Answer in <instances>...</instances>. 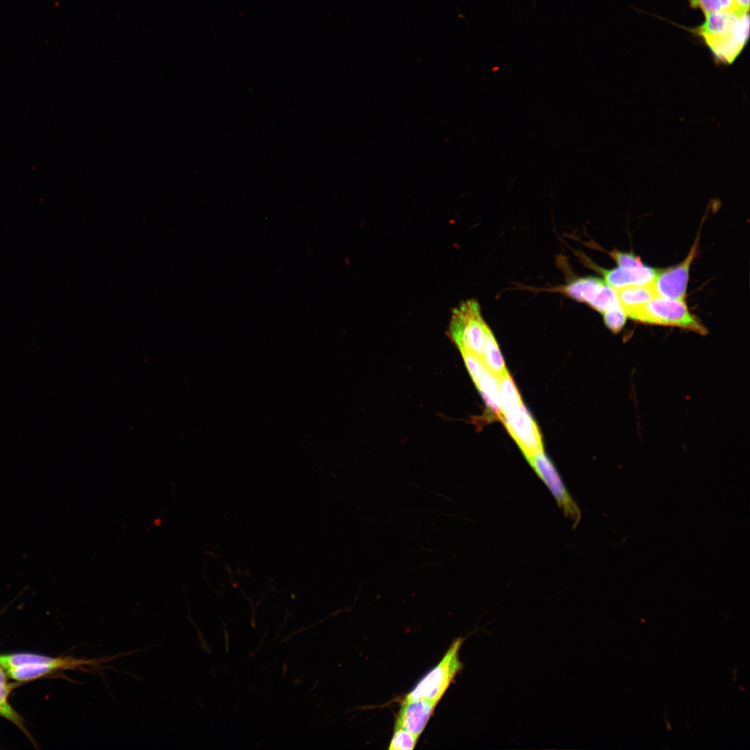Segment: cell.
Returning a JSON list of instances; mask_svg holds the SVG:
<instances>
[{
	"label": "cell",
	"mask_w": 750,
	"mask_h": 750,
	"mask_svg": "<svg viewBox=\"0 0 750 750\" xmlns=\"http://www.w3.org/2000/svg\"><path fill=\"white\" fill-rule=\"evenodd\" d=\"M481 358L487 369L497 377L501 376L508 372L498 343L488 326L485 331Z\"/></svg>",
	"instance_id": "obj_14"
},
{
	"label": "cell",
	"mask_w": 750,
	"mask_h": 750,
	"mask_svg": "<svg viewBox=\"0 0 750 750\" xmlns=\"http://www.w3.org/2000/svg\"><path fill=\"white\" fill-rule=\"evenodd\" d=\"M689 2L692 8L700 9L705 15L727 11L742 14L738 11L735 0H689Z\"/></svg>",
	"instance_id": "obj_17"
},
{
	"label": "cell",
	"mask_w": 750,
	"mask_h": 750,
	"mask_svg": "<svg viewBox=\"0 0 750 750\" xmlns=\"http://www.w3.org/2000/svg\"><path fill=\"white\" fill-rule=\"evenodd\" d=\"M738 11L744 14L749 12V0H735Z\"/></svg>",
	"instance_id": "obj_22"
},
{
	"label": "cell",
	"mask_w": 750,
	"mask_h": 750,
	"mask_svg": "<svg viewBox=\"0 0 750 750\" xmlns=\"http://www.w3.org/2000/svg\"><path fill=\"white\" fill-rule=\"evenodd\" d=\"M740 688H741V690H742V691L744 690L742 687L740 686Z\"/></svg>",
	"instance_id": "obj_26"
},
{
	"label": "cell",
	"mask_w": 750,
	"mask_h": 750,
	"mask_svg": "<svg viewBox=\"0 0 750 750\" xmlns=\"http://www.w3.org/2000/svg\"><path fill=\"white\" fill-rule=\"evenodd\" d=\"M418 738L407 730L394 727L388 749L390 750H411L415 749Z\"/></svg>",
	"instance_id": "obj_18"
},
{
	"label": "cell",
	"mask_w": 750,
	"mask_h": 750,
	"mask_svg": "<svg viewBox=\"0 0 750 750\" xmlns=\"http://www.w3.org/2000/svg\"><path fill=\"white\" fill-rule=\"evenodd\" d=\"M744 14L727 11L705 15L704 22L690 31L702 38L710 49L724 42L733 34L740 18Z\"/></svg>",
	"instance_id": "obj_7"
},
{
	"label": "cell",
	"mask_w": 750,
	"mask_h": 750,
	"mask_svg": "<svg viewBox=\"0 0 750 750\" xmlns=\"http://www.w3.org/2000/svg\"><path fill=\"white\" fill-rule=\"evenodd\" d=\"M488 326L478 301L472 299L452 309L448 333L460 351L482 357Z\"/></svg>",
	"instance_id": "obj_1"
},
{
	"label": "cell",
	"mask_w": 750,
	"mask_h": 750,
	"mask_svg": "<svg viewBox=\"0 0 750 750\" xmlns=\"http://www.w3.org/2000/svg\"><path fill=\"white\" fill-rule=\"evenodd\" d=\"M462 641V638L455 640L440 662L420 679L403 700L426 699L438 703L462 667L458 656Z\"/></svg>",
	"instance_id": "obj_3"
},
{
	"label": "cell",
	"mask_w": 750,
	"mask_h": 750,
	"mask_svg": "<svg viewBox=\"0 0 750 750\" xmlns=\"http://www.w3.org/2000/svg\"><path fill=\"white\" fill-rule=\"evenodd\" d=\"M58 669L63 668L54 664H31L10 668L7 672L11 678L24 681L36 679Z\"/></svg>",
	"instance_id": "obj_16"
},
{
	"label": "cell",
	"mask_w": 750,
	"mask_h": 750,
	"mask_svg": "<svg viewBox=\"0 0 750 750\" xmlns=\"http://www.w3.org/2000/svg\"><path fill=\"white\" fill-rule=\"evenodd\" d=\"M602 314L605 325L614 333H617L622 330L627 318L621 306L610 308Z\"/></svg>",
	"instance_id": "obj_19"
},
{
	"label": "cell",
	"mask_w": 750,
	"mask_h": 750,
	"mask_svg": "<svg viewBox=\"0 0 750 750\" xmlns=\"http://www.w3.org/2000/svg\"><path fill=\"white\" fill-rule=\"evenodd\" d=\"M610 256L616 261L619 267H634L642 265L640 258L632 253L613 251L610 253Z\"/></svg>",
	"instance_id": "obj_21"
},
{
	"label": "cell",
	"mask_w": 750,
	"mask_h": 750,
	"mask_svg": "<svg viewBox=\"0 0 750 750\" xmlns=\"http://www.w3.org/2000/svg\"><path fill=\"white\" fill-rule=\"evenodd\" d=\"M619 303L627 313L658 297L651 283L633 285L615 290Z\"/></svg>",
	"instance_id": "obj_13"
},
{
	"label": "cell",
	"mask_w": 750,
	"mask_h": 750,
	"mask_svg": "<svg viewBox=\"0 0 750 750\" xmlns=\"http://www.w3.org/2000/svg\"><path fill=\"white\" fill-rule=\"evenodd\" d=\"M0 708H1V707H0Z\"/></svg>",
	"instance_id": "obj_27"
},
{
	"label": "cell",
	"mask_w": 750,
	"mask_h": 750,
	"mask_svg": "<svg viewBox=\"0 0 750 750\" xmlns=\"http://www.w3.org/2000/svg\"><path fill=\"white\" fill-rule=\"evenodd\" d=\"M665 724H666V728H667V731H671V730H672V726H671V724H670V723L669 722V721L667 720V716H666V715H665Z\"/></svg>",
	"instance_id": "obj_24"
},
{
	"label": "cell",
	"mask_w": 750,
	"mask_h": 750,
	"mask_svg": "<svg viewBox=\"0 0 750 750\" xmlns=\"http://www.w3.org/2000/svg\"><path fill=\"white\" fill-rule=\"evenodd\" d=\"M6 683V675L3 669L0 667V685Z\"/></svg>",
	"instance_id": "obj_23"
},
{
	"label": "cell",
	"mask_w": 750,
	"mask_h": 750,
	"mask_svg": "<svg viewBox=\"0 0 750 750\" xmlns=\"http://www.w3.org/2000/svg\"><path fill=\"white\" fill-rule=\"evenodd\" d=\"M733 672V680H734V681H736V672H737V669H734Z\"/></svg>",
	"instance_id": "obj_25"
},
{
	"label": "cell",
	"mask_w": 750,
	"mask_h": 750,
	"mask_svg": "<svg viewBox=\"0 0 750 750\" xmlns=\"http://www.w3.org/2000/svg\"><path fill=\"white\" fill-rule=\"evenodd\" d=\"M465 364L472 380L475 382L487 368L482 358L470 352L460 351Z\"/></svg>",
	"instance_id": "obj_20"
},
{
	"label": "cell",
	"mask_w": 750,
	"mask_h": 750,
	"mask_svg": "<svg viewBox=\"0 0 750 750\" xmlns=\"http://www.w3.org/2000/svg\"><path fill=\"white\" fill-rule=\"evenodd\" d=\"M106 658L103 659H77L72 657L50 658L31 653H16L0 656V667L5 669L31 664H54L61 666L63 669H79L84 665L98 667Z\"/></svg>",
	"instance_id": "obj_9"
},
{
	"label": "cell",
	"mask_w": 750,
	"mask_h": 750,
	"mask_svg": "<svg viewBox=\"0 0 750 750\" xmlns=\"http://www.w3.org/2000/svg\"><path fill=\"white\" fill-rule=\"evenodd\" d=\"M501 422L526 458L543 452L542 436L537 424L522 403L502 416Z\"/></svg>",
	"instance_id": "obj_5"
},
{
	"label": "cell",
	"mask_w": 750,
	"mask_h": 750,
	"mask_svg": "<svg viewBox=\"0 0 750 750\" xmlns=\"http://www.w3.org/2000/svg\"><path fill=\"white\" fill-rule=\"evenodd\" d=\"M605 283L602 280L595 277H581L551 290L558 292L573 300L585 303L589 306Z\"/></svg>",
	"instance_id": "obj_11"
},
{
	"label": "cell",
	"mask_w": 750,
	"mask_h": 750,
	"mask_svg": "<svg viewBox=\"0 0 750 750\" xmlns=\"http://www.w3.org/2000/svg\"><path fill=\"white\" fill-rule=\"evenodd\" d=\"M526 460L547 486L565 515L572 521L574 526L577 525L581 518L580 510L565 488L552 462L544 452L538 453Z\"/></svg>",
	"instance_id": "obj_4"
},
{
	"label": "cell",
	"mask_w": 750,
	"mask_h": 750,
	"mask_svg": "<svg viewBox=\"0 0 750 750\" xmlns=\"http://www.w3.org/2000/svg\"><path fill=\"white\" fill-rule=\"evenodd\" d=\"M474 383L485 403L489 419L501 421L502 414L499 398V377L486 368Z\"/></svg>",
	"instance_id": "obj_12"
},
{
	"label": "cell",
	"mask_w": 750,
	"mask_h": 750,
	"mask_svg": "<svg viewBox=\"0 0 750 750\" xmlns=\"http://www.w3.org/2000/svg\"><path fill=\"white\" fill-rule=\"evenodd\" d=\"M499 398L502 416L509 413L523 403L508 372L499 377Z\"/></svg>",
	"instance_id": "obj_15"
},
{
	"label": "cell",
	"mask_w": 750,
	"mask_h": 750,
	"mask_svg": "<svg viewBox=\"0 0 750 750\" xmlns=\"http://www.w3.org/2000/svg\"><path fill=\"white\" fill-rule=\"evenodd\" d=\"M627 317L644 324L677 326L701 335L707 333L706 327L690 312L684 301L656 297L628 312Z\"/></svg>",
	"instance_id": "obj_2"
},
{
	"label": "cell",
	"mask_w": 750,
	"mask_h": 750,
	"mask_svg": "<svg viewBox=\"0 0 750 750\" xmlns=\"http://www.w3.org/2000/svg\"><path fill=\"white\" fill-rule=\"evenodd\" d=\"M598 269L603 274L605 283L614 290L628 285L649 283L658 272L643 265L634 267H619L609 270Z\"/></svg>",
	"instance_id": "obj_10"
},
{
	"label": "cell",
	"mask_w": 750,
	"mask_h": 750,
	"mask_svg": "<svg viewBox=\"0 0 750 750\" xmlns=\"http://www.w3.org/2000/svg\"><path fill=\"white\" fill-rule=\"evenodd\" d=\"M437 704L426 699H403L394 727L404 728L419 738L433 714Z\"/></svg>",
	"instance_id": "obj_8"
},
{
	"label": "cell",
	"mask_w": 750,
	"mask_h": 750,
	"mask_svg": "<svg viewBox=\"0 0 750 750\" xmlns=\"http://www.w3.org/2000/svg\"><path fill=\"white\" fill-rule=\"evenodd\" d=\"M698 238L686 258L678 265L658 272L651 283L658 297L684 301L690 265L696 256Z\"/></svg>",
	"instance_id": "obj_6"
}]
</instances>
